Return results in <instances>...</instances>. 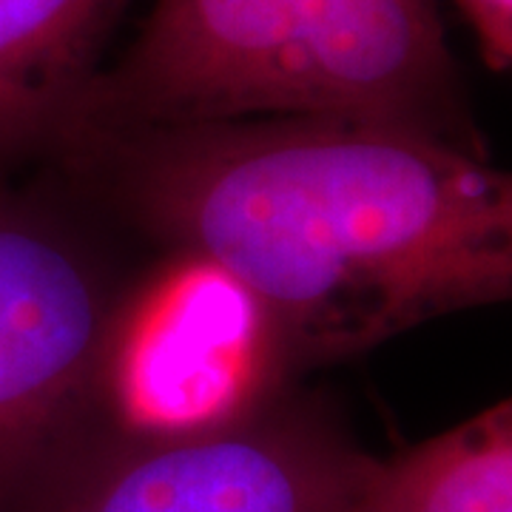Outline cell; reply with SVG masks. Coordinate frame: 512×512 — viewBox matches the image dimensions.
<instances>
[{
    "label": "cell",
    "instance_id": "cell-1",
    "mask_svg": "<svg viewBox=\"0 0 512 512\" xmlns=\"http://www.w3.org/2000/svg\"><path fill=\"white\" fill-rule=\"evenodd\" d=\"M160 237L254 296L288 356L373 348L512 291V180L456 137L345 117L72 146Z\"/></svg>",
    "mask_w": 512,
    "mask_h": 512
},
{
    "label": "cell",
    "instance_id": "cell-2",
    "mask_svg": "<svg viewBox=\"0 0 512 512\" xmlns=\"http://www.w3.org/2000/svg\"><path fill=\"white\" fill-rule=\"evenodd\" d=\"M436 0H157L60 146L143 128L345 117L456 131Z\"/></svg>",
    "mask_w": 512,
    "mask_h": 512
},
{
    "label": "cell",
    "instance_id": "cell-3",
    "mask_svg": "<svg viewBox=\"0 0 512 512\" xmlns=\"http://www.w3.org/2000/svg\"><path fill=\"white\" fill-rule=\"evenodd\" d=\"M288 359L254 296L214 262L183 254L109 319L97 373L131 441H174L259 416Z\"/></svg>",
    "mask_w": 512,
    "mask_h": 512
},
{
    "label": "cell",
    "instance_id": "cell-4",
    "mask_svg": "<svg viewBox=\"0 0 512 512\" xmlns=\"http://www.w3.org/2000/svg\"><path fill=\"white\" fill-rule=\"evenodd\" d=\"M106 328L86 256L0 180V512L40 507Z\"/></svg>",
    "mask_w": 512,
    "mask_h": 512
},
{
    "label": "cell",
    "instance_id": "cell-5",
    "mask_svg": "<svg viewBox=\"0 0 512 512\" xmlns=\"http://www.w3.org/2000/svg\"><path fill=\"white\" fill-rule=\"evenodd\" d=\"M376 458L299 416L220 433L131 441L35 512H356Z\"/></svg>",
    "mask_w": 512,
    "mask_h": 512
},
{
    "label": "cell",
    "instance_id": "cell-6",
    "mask_svg": "<svg viewBox=\"0 0 512 512\" xmlns=\"http://www.w3.org/2000/svg\"><path fill=\"white\" fill-rule=\"evenodd\" d=\"M126 0H0V160L60 146Z\"/></svg>",
    "mask_w": 512,
    "mask_h": 512
},
{
    "label": "cell",
    "instance_id": "cell-7",
    "mask_svg": "<svg viewBox=\"0 0 512 512\" xmlns=\"http://www.w3.org/2000/svg\"><path fill=\"white\" fill-rule=\"evenodd\" d=\"M356 512H512L510 402L373 461Z\"/></svg>",
    "mask_w": 512,
    "mask_h": 512
},
{
    "label": "cell",
    "instance_id": "cell-8",
    "mask_svg": "<svg viewBox=\"0 0 512 512\" xmlns=\"http://www.w3.org/2000/svg\"><path fill=\"white\" fill-rule=\"evenodd\" d=\"M476 37L484 63L507 72L512 63V0H453Z\"/></svg>",
    "mask_w": 512,
    "mask_h": 512
}]
</instances>
